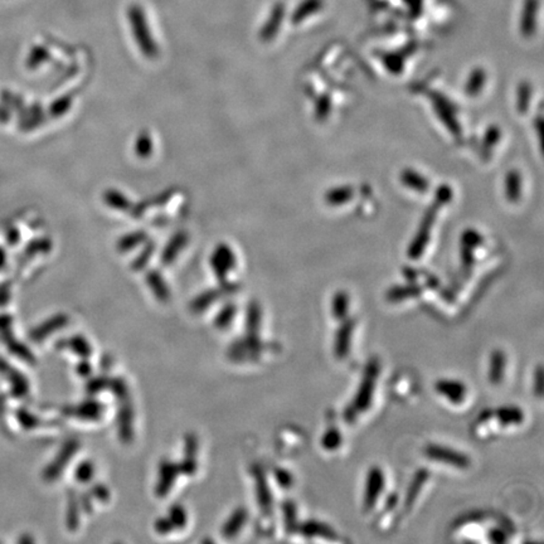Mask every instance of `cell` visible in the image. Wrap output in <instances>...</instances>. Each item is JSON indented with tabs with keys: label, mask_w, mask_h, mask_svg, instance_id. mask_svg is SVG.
Returning a JSON list of instances; mask_svg holds the SVG:
<instances>
[{
	"label": "cell",
	"mask_w": 544,
	"mask_h": 544,
	"mask_svg": "<svg viewBox=\"0 0 544 544\" xmlns=\"http://www.w3.org/2000/svg\"><path fill=\"white\" fill-rule=\"evenodd\" d=\"M379 372H381V365H379V360L376 358L370 360L365 365V373L362 376V381H360V387L357 389L353 402L349 404L343 413L344 420L348 423H353L358 415L370 410L374 397Z\"/></svg>",
	"instance_id": "1"
},
{
	"label": "cell",
	"mask_w": 544,
	"mask_h": 544,
	"mask_svg": "<svg viewBox=\"0 0 544 544\" xmlns=\"http://www.w3.org/2000/svg\"><path fill=\"white\" fill-rule=\"evenodd\" d=\"M451 198H453V191H451L449 185H441L436 191L435 202L431 207L427 209V212L422 219L421 226L418 228V232L409 247L407 255L411 260H417V258L421 257L425 252L428 241H430V231H431L432 225H433L436 216H438V211L445 204H448L451 201Z\"/></svg>",
	"instance_id": "2"
},
{
	"label": "cell",
	"mask_w": 544,
	"mask_h": 544,
	"mask_svg": "<svg viewBox=\"0 0 544 544\" xmlns=\"http://www.w3.org/2000/svg\"><path fill=\"white\" fill-rule=\"evenodd\" d=\"M128 19H129L130 27L133 29L135 42L141 53L149 60L157 58L159 56V47L149 28L144 9L138 4L130 6Z\"/></svg>",
	"instance_id": "3"
},
{
	"label": "cell",
	"mask_w": 544,
	"mask_h": 544,
	"mask_svg": "<svg viewBox=\"0 0 544 544\" xmlns=\"http://www.w3.org/2000/svg\"><path fill=\"white\" fill-rule=\"evenodd\" d=\"M266 349L265 344L256 334H246L245 337L232 343L227 352V355L233 362H253L260 358Z\"/></svg>",
	"instance_id": "4"
},
{
	"label": "cell",
	"mask_w": 544,
	"mask_h": 544,
	"mask_svg": "<svg viewBox=\"0 0 544 544\" xmlns=\"http://www.w3.org/2000/svg\"><path fill=\"white\" fill-rule=\"evenodd\" d=\"M423 454L430 460L443 462L446 465L454 466V467L460 469V470H465V469H469L472 466V460H470V457L467 455L461 453V451H457V450L448 448V446H441V445L431 443V445H427L426 448H425Z\"/></svg>",
	"instance_id": "5"
},
{
	"label": "cell",
	"mask_w": 544,
	"mask_h": 544,
	"mask_svg": "<svg viewBox=\"0 0 544 544\" xmlns=\"http://www.w3.org/2000/svg\"><path fill=\"white\" fill-rule=\"evenodd\" d=\"M79 448V443L76 438H71L65 443L62 449L58 451L56 457L53 459L50 465L45 467V472H43V477L47 482H55L56 479L61 477L62 472H65L68 462L74 457Z\"/></svg>",
	"instance_id": "6"
},
{
	"label": "cell",
	"mask_w": 544,
	"mask_h": 544,
	"mask_svg": "<svg viewBox=\"0 0 544 544\" xmlns=\"http://www.w3.org/2000/svg\"><path fill=\"white\" fill-rule=\"evenodd\" d=\"M386 488V477L379 466H372L367 474L365 480V498L363 508L365 511H370L376 506L383 490Z\"/></svg>",
	"instance_id": "7"
},
{
	"label": "cell",
	"mask_w": 544,
	"mask_h": 544,
	"mask_svg": "<svg viewBox=\"0 0 544 544\" xmlns=\"http://www.w3.org/2000/svg\"><path fill=\"white\" fill-rule=\"evenodd\" d=\"M253 480H255V490H256V499H257L258 508L265 516H271L274 509V496L270 489L267 477L265 474L264 469L260 465H253Z\"/></svg>",
	"instance_id": "8"
},
{
	"label": "cell",
	"mask_w": 544,
	"mask_h": 544,
	"mask_svg": "<svg viewBox=\"0 0 544 544\" xmlns=\"http://www.w3.org/2000/svg\"><path fill=\"white\" fill-rule=\"evenodd\" d=\"M236 265V255L228 245L221 243L216 247L211 256V266L213 269L214 275L217 276L219 281L223 282L227 280V276L232 270H235Z\"/></svg>",
	"instance_id": "9"
},
{
	"label": "cell",
	"mask_w": 544,
	"mask_h": 544,
	"mask_svg": "<svg viewBox=\"0 0 544 544\" xmlns=\"http://www.w3.org/2000/svg\"><path fill=\"white\" fill-rule=\"evenodd\" d=\"M238 285L235 282H227L223 281L222 285L216 289H211L207 292H202L201 295H198L191 304V310L196 314L202 313L204 310H207L211 305H213L217 300L221 298H223L226 295H231V294H235L238 290Z\"/></svg>",
	"instance_id": "10"
},
{
	"label": "cell",
	"mask_w": 544,
	"mask_h": 544,
	"mask_svg": "<svg viewBox=\"0 0 544 544\" xmlns=\"http://www.w3.org/2000/svg\"><path fill=\"white\" fill-rule=\"evenodd\" d=\"M116 423H118V433L120 440L123 443H131L134 438V411H133V404H130L129 399L120 401L118 416H116Z\"/></svg>",
	"instance_id": "11"
},
{
	"label": "cell",
	"mask_w": 544,
	"mask_h": 544,
	"mask_svg": "<svg viewBox=\"0 0 544 544\" xmlns=\"http://www.w3.org/2000/svg\"><path fill=\"white\" fill-rule=\"evenodd\" d=\"M179 474L178 464L170 460H163L160 462L157 487H155L157 498H165L168 495L169 492L174 487L177 477Z\"/></svg>",
	"instance_id": "12"
},
{
	"label": "cell",
	"mask_w": 544,
	"mask_h": 544,
	"mask_svg": "<svg viewBox=\"0 0 544 544\" xmlns=\"http://www.w3.org/2000/svg\"><path fill=\"white\" fill-rule=\"evenodd\" d=\"M65 415L72 416L84 421H99L104 415L105 407L97 399H86L77 406L65 407Z\"/></svg>",
	"instance_id": "13"
},
{
	"label": "cell",
	"mask_w": 544,
	"mask_h": 544,
	"mask_svg": "<svg viewBox=\"0 0 544 544\" xmlns=\"http://www.w3.org/2000/svg\"><path fill=\"white\" fill-rule=\"evenodd\" d=\"M287 16V6L284 3H276L271 8L269 17L266 19L264 27L260 30V40L261 42H271L280 32L281 26L284 23V18Z\"/></svg>",
	"instance_id": "14"
},
{
	"label": "cell",
	"mask_w": 544,
	"mask_h": 544,
	"mask_svg": "<svg viewBox=\"0 0 544 544\" xmlns=\"http://www.w3.org/2000/svg\"><path fill=\"white\" fill-rule=\"evenodd\" d=\"M355 319H344L340 326L338 328L334 340V354L338 360H345L350 352L352 337H353Z\"/></svg>",
	"instance_id": "15"
},
{
	"label": "cell",
	"mask_w": 544,
	"mask_h": 544,
	"mask_svg": "<svg viewBox=\"0 0 544 544\" xmlns=\"http://www.w3.org/2000/svg\"><path fill=\"white\" fill-rule=\"evenodd\" d=\"M539 0H524L523 1L521 19H519V30L523 37L531 38L537 29L538 19Z\"/></svg>",
	"instance_id": "16"
},
{
	"label": "cell",
	"mask_w": 544,
	"mask_h": 544,
	"mask_svg": "<svg viewBox=\"0 0 544 544\" xmlns=\"http://www.w3.org/2000/svg\"><path fill=\"white\" fill-rule=\"evenodd\" d=\"M435 389L453 404H462L467 394L465 383L456 379H438L435 383Z\"/></svg>",
	"instance_id": "17"
},
{
	"label": "cell",
	"mask_w": 544,
	"mask_h": 544,
	"mask_svg": "<svg viewBox=\"0 0 544 544\" xmlns=\"http://www.w3.org/2000/svg\"><path fill=\"white\" fill-rule=\"evenodd\" d=\"M184 457L178 464L179 472L184 475H194L196 472V453H198V438L189 432L184 440Z\"/></svg>",
	"instance_id": "18"
},
{
	"label": "cell",
	"mask_w": 544,
	"mask_h": 544,
	"mask_svg": "<svg viewBox=\"0 0 544 544\" xmlns=\"http://www.w3.org/2000/svg\"><path fill=\"white\" fill-rule=\"evenodd\" d=\"M68 321L70 318L66 314L61 313V314L53 315L50 319L45 320L43 324L33 329V331L30 333V338L34 342H40L45 338L50 337L55 331L66 328L68 326Z\"/></svg>",
	"instance_id": "19"
},
{
	"label": "cell",
	"mask_w": 544,
	"mask_h": 544,
	"mask_svg": "<svg viewBox=\"0 0 544 544\" xmlns=\"http://www.w3.org/2000/svg\"><path fill=\"white\" fill-rule=\"evenodd\" d=\"M298 532L301 533L304 537L308 538H323V539H337V533L333 528L329 527L326 523L319 522V521H306L303 524H299Z\"/></svg>",
	"instance_id": "20"
},
{
	"label": "cell",
	"mask_w": 544,
	"mask_h": 544,
	"mask_svg": "<svg viewBox=\"0 0 544 544\" xmlns=\"http://www.w3.org/2000/svg\"><path fill=\"white\" fill-rule=\"evenodd\" d=\"M188 241H189V236L187 232L184 231L177 232L164 248L163 255H162V264L164 266H170V265L174 264L175 260L179 256L180 251H183L184 247L188 245Z\"/></svg>",
	"instance_id": "21"
},
{
	"label": "cell",
	"mask_w": 544,
	"mask_h": 544,
	"mask_svg": "<svg viewBox=\"0 0 544 544\" xmlns=\"http://www.w3.org/2000/svg\"><path fill=\"white\" fill-rule=\"evenodd\" d=\"M506 355L503 350L495 349L489 360V381L493 386H499L505 377L506 370Z\"/></svg>",
	"instance_id": "22"
},
{
	"label": "cell",
	"mask_w": 544,
	"mask_h": 544,
	"mask_svg": "<svg viewBox=\"0 0 544 544\" xmlns=\"http://www.w3.org/2000/svg\"><path fill=\"white\" fill-rule=\"evenodd\" d=\"M248 521V511L246 508L240 506L236 511L231 514L230 518L226 521L225 526L222 528V535L226 539L235 538L246 526Z\"/></svg>",
	"instance_id": "23"
},
{
	"label": "cell",
	"mask_w": 544,
	"mask_h": 544,
	"mask_svg": "<svg viewBox=\"0 0 544 544\" xmlns=\"http://www.w3.org/2000/svg\"><path fill=\"white\" fill-rule=\"evenodd\" d=\"M493 417H496L501 426H519L522 425L526 416L521 407L518 406H501L496 410H493Z\"/></svg>",
	"instance_id": "24"
},
{
	"label": "cell",
	"mask_w": 544,
	"mask_h": 544,
	"mask_svg": "<svg viewBox=\"0 0 544 544\" xmlns=\"http://www.w3.org/2000/svg\"><path fill=\"white\" fill-rule=\"evenodd\" d=\"M146 284L150 287L154 296L160 303H167L170 299V290L163 275L157 270H150L145 276Z\"/></svg>",
	"instance_id": "25"
},
{
	"label": "cell",
	"mask_w": 544,
	"mask_h": 544,
	"mask_svg": "<svg viewBox=\"0 0 544 544\" xmlns=\"http://www.w3.org/2000/svg\"><path fill=\"white\" fill-rule=\"evenodd\" d=\"M428 477H430V472L425 469V467L416 472L415 475L412 477V480H411L410 487L407 489L406 498H404L406 509H411L412 505L415 504V501L418 498L420 493H421L423 485L427 483Z\"/></svg>",
	"instance_id": "26"
},
{
	"label": "cell",
	"mask_w": 544,
	"mask_h": 544,
	"mask_svg": "<svg viewBox=\"0 0 544 544\" xmlns=\"http://www.w3.org/2000/svg\"><path fill=\"white\" fill-rule=\"evenodd\" d=\"M324 8V0H301L292 14V23L298 26Z\"/></svg>",
	"instance_id": "27"
},
{
	"label": "cell",
	"mask_w": 544,
	"mask_h": 544,
	"mask_svg": "<svg viewBox=\"0 0 544 544\" xmlns=\"http://www.w3.org/2000/svg\"><path fill=\"white\" fill-rule=\"evenodd\" d=\"M58 347L62 349H71L73 353L79 355L82 360H87L92 355V347L84 335H73L67 339H63L61 342H58Z\"/></svg>",
	"instance_id": "28"
},
{
	"label": "cell",
	"mask_w": 544,
	"mask_h": 544,
	"mask_svg": "<svg viewBox=\"0 0 544 544\" xmlns=\"http://www.w3.org/2000/svg\"><path fill=\"white\" fill-rule=\"evenodd\" d=\"M401 183L406 185L407 188L418 191V193H426L430 183L426 177L420 174L417 170L413 169H404L401 173Z\"/></svg>",
	"instance_id": "29"
},
{
	"label": "cell",
	"mask_w": 544,
	"mask_h": 544,
	"mask_svg": "<svg viewBox=\"0 0 544 544\" xmlns=\"http://www.w3.org/2000/svg\"><path fill=\"white\" fill-rule=\"evenodd\" d=\"M422 294V287L417 284H409V285H401V287H394L389 289L387 292L388 301L391 303H399L406 299L417 298Z\"/></svg>",
	"instance_id": "30"
},
{
	"label": "cell",
	"mask_w": 544,
	"mask_h": 544,
	"mask_svg": "<svg viewBox=\"0 0 544 544\" xmlns=\"http://www.w3.org/2000/svg\"><path fill=\"white\" fill-rule=\"evenodd\" d=\"M262 321V310L260 304L256 300H251L246 310V334H256L260 333Z\"/></svg>",
	"instance_id": "31"
},
{
	"label": "cell",
	"mask_w": 544,
	"mask_h": 544,
	"mask_svg": "<svg viewBox=\"0 0 544 544\" xmlns=\"http://www.w3.org/2000/svg\"><path fill=\"white\" fill-rule=\"evenodd\" d=\"M505 196L508 201L516 203L522 196V177L518 170H511L505 178Z\"/></svg>",
	"instance_id": "32"
},
{
	"label": "cell",
	"mask_w": 544,
	"mask_h": 544,
	"mask_svg": "<svg viewBox=\"0 0 544 544\" xmlns=\"http://www.w3.org/2000/svg\"><path fill=\"white\" fill-rule=\"evenodd\" d=\"M487 84V72L483 68L477 67L475 70H472L470 76L467 77V81L465 84V94L467 96L480 95L484 87Z\"/></svg>",
	"instance_id": "33"
},
{
	"label": "cell",
	"mask_w": 544,
	"mask_h": 544,
	"mask_svg": "<svg viewBox=\"0 0 544 544\" xmlns=\"http://www.w3.org/2000/svg\"><path fill=\"white\" fill-rule=\"evenodd\" d=\"M326 202L329 206L338 207L348 203L353 198V188L350 185H339L326 191Z\"/></svg>",
	"instance_id": "34"
},
{
	"label": "cell",
	"mask_w": 544,
	"mask_h": 544,
	"mask_svg": "<svg viewBox=\"0 0 544 544\" xmlns=\"http://www.w3.org/2000/svg\"><path fill=\"white\" fill-rule=\"evenodd\" d=\"M281 511L284 514V527L287 533L292 534L298 532V508L292 500H285L281 504Z\"/></svg>",
	"instance_id": "35"
},
{
	"label": "cell",
	"mask_w": 544,
	"mask_h": 544,
	"mask_svg": "<svg viewBox=\"0 0 544 544\" xmlns=\"http://www.w3.org/2000/svg\"><path fill=\"white\" fill-rule=\"evenodd\" d=\"M349 303H350V299H349L348 292H338L333 296V300H331V315L334 316V319L343 321V320L348 318Z\"/></svg>",
	"instance_id": "36"
},
{
	"label": "cell",
	"mask_w": 544,
	"mask_h": 544,
	"mask_svg": "<svg viewBox=\"0 0 544 544\" xmlns=\"http://www.w3.org/2000/svg\"><path fill=\"white\" fill-rule=\"evenodd\" d=\"M436 110H438V116L443 120V123H446L448 129L455 135L460 134V126L455 118L454 113L451 111V107L449 106L448 101L443 100H436Z\"/></svg>",
	"instance_id": "37"
},
{
	"label": "cell",
	"mask_w": 544,
	"mask_h": 544,
	"mask_svg": "<svg viewBox=\"0 0 544 544\" xmlns=\"http://www.w3.org/2000/svg\"><path fill=\"white\" fill-rule=\"evenodd\" d=\"M79 499L77 494L72 490L68 495L67 516H66V523L70 531H76L79 524Z\"/></svg>",
	"instance_id": "38"
},
{
	"label": "cell",
	"mask_w": 544,
	"mask_h": 544,
	"mask_svg": "<svg viewBox=\"0 0 544 544\" xmlns=\"http://www.w3.org/2000/svg\"><path fill=\"white\" fill-rule=\"evenodd\" d=\"M342 432L334 426L329 427L320 438V446L326 451H335L342 446Z\"/></svg>",
	"instance_id": "39"
},
{
	"label": "cell",
	"mask_w": 544,
	"mask_h": 544,
	"mask_svg": "<svg viewBox=\"0 0 544 544\" xmlns=\"http://www.w3.org/2000/svg\"><path fill=\"white\" fill-rule=\"evenodd\" d=\"M146 238H148L146 232H144V231H136V232L128 233V235L121 237V238L118 240L116 247H118V250L120 252H128L130 250H133L135 247L141 245L143 242L145 241Z\"/></svg>",
	"instance_id": "40"
},
{
	"label": "cell",
	"mask_w": 544,
	"mask_h": 544,
	"mask_svg": "<svg viewBox=\"0 0 544 544\" xmlns=\"http://www.w3.org/2000/svg\"><path fill=\"white\" fill-rule=\"evenodd\" d=\"M104 201L109 207L118 209V211L130 209L129 199L121 191H116V189H107L104 193Z\"/></svg>",
	"instance_id": "41"
},
{
	"label": "cell",
	"mask_w": 544,
	"mask_h": 544,
	"mask_svg": "<svg viewBox=\"0 0 544 544\" xmlns=\"http://www.w3.org/2000/svg\"><path fill=\"white\" fill-rule=\"evenodd\" d=\"M237 314V306L235 304H226L223 308L219 310L218 314L214 318V326L218 329H227L235 320Z\"/></svg>",
	"instance_id": "42"
},
{
	"label": "cell",
	"mask_w": 544,
	"mask_h": 544,
	"mask_svg": "<svg viewBox=\"0 0 544 544\" xmlns=\"http://www.w3.org/2000/svg\"><path fill=\"white\" fill-rule=\"evenodd\" d=\"M135 152L139 157L146 159L152 154V139L149 133L143 131L135 143Z\"/></svg>",
	"instance_id": "43"
},
{
	"label": "cell",
	"mask_w": 544,
	"mask_h": 544,
	"mask_svg": "<svg viewBox=\"0 0 544 544\" xmlns=\"http://www.w3.org/2000/svg\"><path fill=\"white\" fill-rule=\"evenodd\" d=\"M168 519L173 524L174 529H183L188 522V516L184 506L180 504H173L168 511Z\"/></svg>",
	"instance_id": "44"
},
{
	"label": "cell",
	"mask_w": 544,
	"mask_h": 544,
	"mask_svg": "<svg viewBox=\"0 0 544 544\" xmlns=\"http://www.w3.org/2000/svg\"><path fill=\"white\" fill-rule=\"evenodd\" d=\"M95 475V465L90 460H84L74 469V479L81 484L90 483Z\"/></svg>",
	"instance_id": "45"
},
{
	"label": "cell",
	"mask_w": 544,
	"mask_h": 544,
	"mask_svg": "<svg viewBox=\"0 0 544 544\" xmlns=\"http://www.w3.org/2000/svg\"><path fill=\"white\" fill-rule=\"evenodd\" d=\"M531 96H532V87L528 82H522L518 87V102L516 107L519 113H527L528 107L531 104Z\"/></svg>",
	"instance_id": "46"
},
{
	"label": "cell",
	"mask_w": 544,
	"mask_h": 544,
	"mask_svg": "<svg viewBox=\"0 0 544 544\" xmlns=\"http://www.w3.org/2000/svg\"><path fill=\"white\" fill-rule=\"evenodd\" d=\"M107 389H110L118 401L129 399V387H128L126 382L123 381V378H120V377L110 378V383H109V388Z\"/></svg>",
	"instance_id": "47"
},
{
	"label": "cell",
	"mask_w": 544,
	"mask_h": 544,
	"mask_svg": "<svg viewBox=\"0 0 544 544\" xmlns=\"http://www.w3.org/2000/svg\"><path fill=\"white\" fill-rule=\"evenodd\" d=\"M109 383H110V378L107 376H96L94 378H91L90 381L87 382L86 384V391L90 394H97V393L102 392L109 388Z\"/></svg>",
	"instance_id": "48"
},
{
	"label": "cell",
	"mask_w": 544,
	"mask_h": 544,
	"mask_svg": "<svg viewBox=\"0 0 544 544\" xmlns=\"http://www.w3.org/2000/svg\"><path fill=\"white\" fill-rule=\"evenodd\" d=\"M500 138H501V131H500L499 128L496 125L490 126L484 136V150L485 152H490L494 146L499 143Z\"/></svg>",
	"instance_id": "49"
},
{
	"label": "cell",
	"mask_w": 544,
	"mask_h": 544,
	"mask_svg": "<svg viewBox=\"0 0 544 544\" xmlns=\"http://www.w3.org/2000/svg\"><path fill=\"white\" fill-rule=\"evenodd\" d=\"M154 250H155V245L154 243L146 245L145 248L143 250V252L138 257L135 258L134 262L131 265V269L134 270V271L144 269L148 262H149V260L152 258Z\"/></svg>",
	"instance_id": "50"
},
{
	"label": "cell",
	"mask_w": 544,
	"mask_h": 544,
	"mask_svg": "<svg viewBox=\"0 0 544 544\" xmlns=\"http://www.w3.org/2000/svg\"><path fill=\"white\" fill-rule=\"evenodd\" d=\"M274 477H275L276 483L282 489L292 488V484H294V477H292V472L284 469V467H277L274 472Z\"/></svg>",
	"instance_id": "51"
},
{
	"label": "cell",
	"mask_w": 544,
	"mask_h": 544,
	"mask_svg": "<svg viewBox=\"0 0 544 544\" xmlns=\"http://www.w3.org/2000/svg\"><path fill=\"white\" fill-rule=\"evenodd\" d=\"M71 106H72V97H70V96H63V97L58 99V100L52 105V115H53L55 118L63 116L65 113H67Z\"/></svg>",
	"instance_id": "52"
},
{
	"label": "cell",
	"mask_w": 544,
	"mask_h": 544,
	"mask_svg": "<svg viewBox=\"0 0 544 544\" xmlns=\"http://www.w3.org/2000/svg\"><path fill=\"white\" fill-rule=\"evenodd\" d=\"M91 498L99 500V501H107L110 499V492L106 485L104 484H95L92 485V488L90 490Z\"/></svg>",
	"instance_id": "53"
},
{
	"label": "cell",
	"mask_w": 544,
	"mask_h": 544,
	"mask_svg": "<svg viewBox=\"0 0 544 544\" xmlns=\"http://www.w3.org/2000/svg\"><path fill=\"white\" fill-rule=\"evenodd\" d=\"M331 99L328 96H321L316 104V118L324 120L331 113Z\"/></svg>",
	"instance_id": "54"
},
{
	"label": "cell",
	"mask_w": 544,
	"mask_h": 544,
	"mask_svg": "<svg viewBox=\"0 0 544 544\" xmlns=\"http://www.w3.org/2000/svg\"><path fill=\"white\" fill-rule=\"evenodd\" d=\"M543 383H544L543 367H542V365H538V367H537V370H535V372H534V384H533L534 394H535V396H538V397H542V394H543V387H544Z\"/></svg>",
	"instance_id": "55"
},
{
	"label": "cell",
	"mask_w": 544,
	"mask_h": 544,
	"mask_svg": "<svg viewBox=\"0 0 544 544\" xmlns=\"http://www.w3.org/2000/svg\"><path fill=\"white\" fill-rule=\"evenodd\" d=\"M482 243V238H480V236L477 235V232L474 231H469V232H465L464 233V236H462V245H464V247H467V248H472V250H474L475 247L479 246Z\"/></svg>",
	"instance_id": "56"
},
{
	"label": "cell",
	"mask_w": 544,
	"mask_h": 544,
	"mask_svg": "<svg viewBox=\"0 0 544 544\" xmlns=\"http://www.w3.org/2000/svg\"><path fill=\"white\" fill-rule=\"evenodd\" d=\"M155 531L160 535H167V534L174 531V527L169 521L168 516L167 518H157V522H155Z\"/></svg>",
	"instance_id": "57"
},
{
	"label": "cell",
	"mask_w": 544,
	"mask_h": 544,
	"mask_svg": "<svg viewBox=\"0 0 544 544\" xmlns=\"http://www.w3.org/2000/svg\"><path fill=\"white\" fill-rule=\"evenodd\" d=\"M489 539L494 543H504L506 540V533L500 528H493L489 531Z\"/></svg>",
	"instance_id": "58"
},
{
	"label": "cell",
	"mask_w": 544,
	"mask_h": 544,
	"mask_svg": "<svg viewBox=\"0 0 544 544\" xmlns=\"http://www.w3.org/2000/svg\"><path fill=\"white\" fill-rule=\"evenodd\" d=\"M76 372H77V374H79V377L87 378V377H90L91 373H92V365H91L87 360H82L79 362V365H77V367H76Z\"/></svg>",
	"instance_id": "59"
},
{
	"label": "cell",
	"mask_w": 544,
	"mask_h": 544,
	"mask_svg": "<svg viewBox=\"0 0 544 544\" xmlns=\"http://www.w3.org/2000/svg\"><path fill=\"white\" fill-rule=\"evenodd\" d=\"M404 1H406V4L409 6L411 14H412L413 17H417V16L421 14L423 0H404Z\"/></svg>",
	"instance_id": "60"
},
{
	"label": "cell",
	"mask_w": 544,
	"mask_h": 544,
	"mask_svg": "<svg viewBox=\"0 0 544 544\" xmlns=\"http://www.w3.org/2000/svg\"><path fill=\"white\" fill-rule=\"evenodd\" d=\"M79 499L81 509H84L86 513H91L92 511V504H91L90 494H82Z\"/></svg>",
	"instance_id": "61"
},
{
	"label": "cell",
	"mask_w": 544,
	"mask_h": 544,
	"mask_svg": "<svg viewBox=\"0 0 544 544\" xmlns=\"http://www.w3.org/2000/svg\"><path fill=\"white\" fill-rule=\"evenodd\" d=\"M397 504H399V495L396 493L391 494L386 500V508L388 511H392Z\"/></svg>",
	"instance_id": "62"
},
{
	"label": "cell",
	"mask_w": 544,
	"mask_h": 544,
	"mask_svg": "<svg viewBox=\"0 0 544 544\" xmlns=\"http://www.w3.org/2000/svg\"><path fill=\"white\" fill-rule=\"evenodd\" d=\"M490 418H493V410H485L482 412V415H480L482 421H488Z\"/></svg>",
	"instance_id": "63"
}]
</instances>
